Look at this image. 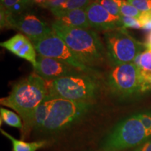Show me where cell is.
<instances>
[{
	"label": "cell",
	"instance_id": "obj_1",
	"mask_svg": "<svg viewBox=\"0 0 151 151\" xmlns=\"http://www.w3.org/2000/svg\"><path fill=\"white\" fill-rule=\"evenodd\" d=\"M48 97L47 81L34 72L15 84L9 95L0 100L1 105L13 109L21 117L23 122L22 139L33 129L36 109Z\"/></svg>",
	"mask_w": 151,
	"mask_h": 151
},
{
	"label": "cell",
	"instance_id": "obj_2",
	"mask_svg": "<svg viewBox=\"0 0 151 151\" xmlns=\"http://www.w3.org/2000/svg\"><path fill=\"white\" fill-rule=\"evenodd\" d=\"M52 29L87 67H95L104 62L106 48L95 31L68 27L57 20L52 24Z\"/></svg>",
	"mask_w": 151,
	"mask_h": 151
},
{
	"label": "cell",
	"instance_id": "obj_3",
	"mask_svg": "<svg viewBox=\"0 0 151 151\" xmlns=\"http://www.w3.org/2000/svg\"><path fill=\"white\" fill-rule=\"evenodd\" d=\"M48 97L76 101H91L95 99L99 84L95 78L81 72L47 81Z\"/></svg>",
	"mask_w": 151,
	"mask_h": 151
},
{
	"label": "cell",
	"instance_id": "obj_4",
	"mask_svg": "<svg viewBox=\"0 0 151 151\" xmlns=\"http://www.w3.org/2000/svg\"><path fill=\"white\" fill-rule=\"evenodd\" d=\"M137 113L123 119L109 132L101 144L102 151H122L150 140Z\"/></svg>",
	"mask_w": 151,
	"mask_h": 151
},
{
	"label": "cell",
	"instance_id": "obj_5",
	"mask_svg": "<svg viewBox=\"0 0 151 151\" xmlns=\"http://www.w3.org/2000/svg\"><path fill=\"white\" fill-rule=\"evenodd\" d=\"M93 102L52 98L48 118L41 132L55 133L70 127L91 110Z\"/></svg>",
	"mask_w": 151,
	"mask_h": 151
},
{
	"label": "cell",
	"instance_id": "obj_6",
	"mask_svg": "<svg viewBox=\"0 0 151 151\" xmlns=\"http://www.w3.org/2000/svg\"><path fill=\"white\" fill-rule=\"evenodd\" d=\"M104 41L107 58L113 66L133 62L145 48L124 27L105 32Z\"/></svg>",
	"mask_w": 151,
	"mask_h": 151
},
{
	"label": "cell",
	"instance_id": "obj_7",
	"mask_svg": "<svg viewBox=\"0 0 151 151\" xmlns=\"http://www.w3.org/2000/svg\"><path fill=\"white\" fill-rule=\"evenodd\" d=\"M106 83L110 91L120 97L141 93L140 69L134 62L113 66L107 74Z\"/></svg>",
	"mask_w": 151,
	"mask_h": 151
},
{
	"label": "cell",
	"instance_id": "obj_8",
	"mask_svg": "<svg viewBox=\"0 0 151 151\" xmlns=\"http://www.w3.org/2000/svg\"><path fill=\"white\" fill-rule=\"evenodd\" d=\"M39 55L62 61L82 72H91V68L87 67L60 37L53 31L39 40L32 42Z\"/></svg>",
	"mask_w": 151,
	"mask_h": 151
},
{
	"label": "cell",
	"instance_id": "obj_9",
	"mask_svg": "<svg viewBox=\"0 0 151 151\" xmlns=\"http://www.w3.org/2000/svg\"><path fill=\"white\" fill-rule=\"evenodd\" d=\"M1 28H15L22 32L32 42L41 39L52 32V28L32 14L14 16L4 9H1Z\"/></svg>",
	"mask_w": 151,
	"mask_h": 151
},
{
	"label": "cell",
	"instance_id": "obj_10",
	"mask_svg": "<svg viewBox=\"0 0 151 151\" xmlns=\"http://www.w3.org/2000/svg\"><path fill=\"white\" fill-rule=\"evenodd\" d=\"M34 69L35 73L46 81H52L82 72L65 62L39 55L37 56V66Z\"/></svg>",
	"mask_w": 151,
	"mask_h": 151
},
{
	"label": "cell",
	"instance_id": "obj_11",
	"mask_svg": "<svg viewBox=\"0 0 151 151\" xmlns=\"http://www.w3.org/2000/svg\"><path fill=\"white\" fill-rule=\"evenodd\" d=\"M90 27L101 31L122 27L120 16L111 14L97 1H94L86 9Z\"/></svg>",
	"mask_w": 151,
	"mask_h": 151
},
{
	"label": "cell",
	"instance_id": "obj_12",
	"mask_svg": "<svg viewBox=\"0 0 151 151\" xmlns=\"http://www.w3.org/2000/svg\"><path fill=\"white\" fill-rule=\"evenodd\" d=\"M0 45L15 55L29 62L34 68L37 66V55L35 46L30 39L22 34H17Z\"/></svg>",
	"mask_w": 151,
	"mask_h": 151
},
{
	"label": "cell",
	"instance_id": "obj_13",
	"mask_svg": "<svg viewBox=\"0 0 151 151\" xmlns=\"http://www.w3.org/2000/svg\"><path fill=\"white\" fill-rule=\"evenodd\" d=\"M55 17L57 21L64 25L71 27L90 29V26L88 20L86 9L74 10H50Z\"/></svg>",
	"mask_w": 151,
	"mask_h": 151
},
{
	"label": "cell",
	"instance_id": "obj_14",
	"mask_svg": "<svg viewBox=\"0 0 151 151\" xmlns=\"http://www.w3.org/2000/svg\"><path fill=\"white\" fill-rule=\"evenodd\" d=\"M1 132L4 136L11 141L13 151H37L47 145L46 141L26 142L23 140L16 139L2 129H1Z\"/></svg>",
	"mask_w": 151,
	"mask_h": 151
},
{
	"label": "cell",
	"instance_id": "obj_15",
	"mask_svg": "<svg viewBox=\"0 0 151 151\" xmlns=\"http://www.w3.org/2000/svg\"><path fill=\"white\" fill-rule=\"evenodd\" d=\"M52 98L48 97L36 109L33 118V129L41 131L48 118L51 107Z\"/></svg>",
	"mask_w": 151,
	"mask_h": 151
},
{
	"label": "cell",
	"instance_id": "obj_16",
	"mask_svg": "<svg viewBox=\"0 0 151 151\" xmlns=\"http://www.w3.org/2000/svg\"><path fill=\"white\" fill-rule=\"evenodd\" d=\"M0 117H1V122H4L7 125L18 128L22 131L23 128V122L21 117L18 114L14 111L1 107L0 109Z\"/></svg>",
	"mask_w": 151,
	"mask_h": 151
},
{
	"label": "cell",
	"instance_id": "obj_17",
	"mask_svg": "<svg viewBox=\"0 0 151 151\" xmlns=\"http://www.w3.org/2000/svg\"><path fill=\"white\" fill-rule=\"evenodd\" d=\"M134 63L139 67L140 71L146 73H151V50L146 49L138 55Z\"/></svg>",
	"mask_w": 151,
	"mask_h": 151
},
{
	"label": "cell",
	"instance_id": "obj_18",
	"mask_svg": "<svg viewBox=\"0 0 151 151\" xmlns=\"http://www.w3.org/2000/svg\"><path fill=\"white\" fill-rule=\"evenodd\" d=\"M97 0H67L57 8L51 9L50 10H74V9H86L87 7Z\"/></svg>",
	"mask_w": 151,
	"mask_h": 151
},
{
	"label": "cell",
	"instance_id": "obj_19",
	"mask_svg": "<svg viewBox=\"0 0 151 151\" xmlns=\"http://www.w3.org/2000/svg\"><path fill=\"white\" fill-rule=\"evenodd\" d=\"M97 1L111 14L120 16V8L122 0H97Z\"/></svg>",
	"mask_w": 151,
	"mask_h": 151
},
{
	"label": "cell",
	"instance_id": "obj_20",
	"mask_svg": "<svg viewBox=\"0 0 151 151\" xmlns=\"http://www.w3.org/2000/svg\"><path fill=\"white\" fill-rule=\"evenodd\" d=\"M141 13L142 12L139 11L134 6H132L127 0H122L120 8V16L139 18Z\"/></svg>",
	"mask_w": 151,
	"mask_h": 151
},
{
	"label": "cell",
	"instance_id": "obj_21",
	"mask_svg": "<svg viewBox=\"0 0 151 151\" xmlns=\"http://www.w3.org/2000/svg\"><path fill=\"white\" fill-rule=\"evenodd\" d=\"M122 27L124 28H132V29H142L140 21L138 18H131L120 16Z\"/></svg>",
	"mask_w": 151,
	"mask_h": 151
},
{
	"label": "cell",
	"instance_id": "obj_22",
	"mask_svg": "<svg viewBox=\"0 0 151 151\" xmlns=\"http://www.w3.org/2000/svg\"><path fill=\"white\" fill-rule=\"evenodd\" d=\"M139 119L142 122L147 133L151 137V111H143L137 113Z\"/></svg>",
	"mask_w": 151,
	"mask_h": 151
},
{
	"label": "cell",
	"instance_id": "obj_23",
	"mask_svg": "<svg viewBox=\"0 0 151 151\" xmlns=\"http://www.w3.org/2000/svg\"><path fill=\"white\" fill-rule=\"evenodd\" d=\"M32 4V0H1V7L6 10H11L16 5H24L29 6Z\"/></svg>",
	"mask_w": 151,
	"mask_h": 151
},
{
	"label": "cell",
	"instance_id": "obj_24",
	"mask_svg": "<svg viewBox=\"0 0 151 151\" xmlns=\"http://www.w3.org/2000/svg\"><path fill=\"white\" fill-rule=\"evenodd\" d=\"M141 12H147L151 9V0H127Z\"/></svg>",
	"mask_w": 151,
	"mask_h": 151
},
{
	"label": "cell",
	"instance_id": "obj_25",
	"mask_svg": "<svg viewBox=\"0 0 151 151\" xmlns=\"http://www.w3.org/2000/svg\"><path fill=\"white\" fill-rule=\"evenodd\" d=\"M141 73V93L151 90V73H146L140 71Z\"/></svg>",
	"mask_w": 151,
	"mask_h": 151
},
{
	"label": "cell",
	"instance_id": "obj_26",
	"mask_svg": "<svg viewBox=\"0 0 151 151\" xmlns=\"http://www.w3.org/2000/svg\"><path fill=\"white\" fill-rule=\"evenodd\" d=\"M67 0H48L42 6L44 8H48L50 9L57 8L60 6L62 4L65 3Z\"/></svg>",
	"mask_w": 151,
	"mask_h": 151
},
{
	"label": "cell",
	"instance_id": "obj_27",
	"mask_svg": "<svg viewBox=\"0 0 151 151\" xmlns=\"http://www.w3.org/2000/svg\"><path fill=\"white\" fill-rule=\"evenodd\" d=\"M140 21L141 25H144L146 23L151 21V14L150 11H147V12H142L141 16L138 18Z\"/></svg>",
	"mask_w": 151,
	"mask_h": 151
},
{
	"label": "cell",
	"instance_id": "obj_28",
	"mask_svg": "<svg viewBox=\"0 0 151 151\" xmlns=\"http://www.w3.org/2000/svg\"><path fill=\"white\" fill-rule=\"evenodd\" d=\"M134 151H151V139L137 147Z\"/></svg>",
	"mask_w": 151,
	"mask_h": 151
},
{
	"label": "cell",
	"instance_id": "obj_29",
	"mask_svg": "<svg viewBox=\"0 0 151 151\" xmlns=\"http://www.w3.org/2000/svg\"><path fill=\"white\" fill-rule=\"evenodd\" d=\"M143 44H144L145 48L151 50V32H148L146 39V42L143 43Z\"/></svg>",
	"mask_w": 151,
	"mask_h": 151
},
{
	"label": "cell",
	"instance_id": "obj_30",
	"mask_svg": "<svg viewBox=\"0 0 151 151\" xmlns=\"http://www.w3.org/2000/svg\"><path fill=\"white\" fill-rule=\"evenodd\" d=\"M32 1H34V2L37 4L40 5L41 6H42L48 0H32Z\"/></svg>",
	"mask_w": 151,
	"mask_h": 151
},
{
	"label": "cell",
	"instance_id": "obj_31",
	"mask_svg": "<svg viewBox=\"0 0 151 151\" xmlns=\"http://www.w3.org/2000/svg\"><path fill=\"white\" fill-rule=\"evenodd\" d=\"M150 14H151V9H150Z\"/></svg>",
	"mask_w": 151,
	"mask_h": 151
}]
</instances>
